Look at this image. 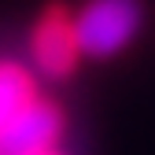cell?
I'll list each match as a JSON object with an SVG mask.
<instances>
[{
  "label": "cell",
  "mask_w": 155,
  "mask_h": 155,
  "mask_svg": "<svg viewBox=\"0 0 155 155\" xmlns=\"http://www.w3.org/2000/svg\"><path fill=\"white\" fill-rule=\"evenodd\" d=\"M137 22H140L137 0H89L70 18L78 52L85 55H114L122 45H129Z\"/></svg>",
  "instance_id": "cell-1"
},
{
  "label": "cell",
  "mask_w": 155,
  "mask_h": 155,
  "mask_svg": "<svg viewBox=\"0 0 155 155\" xmlns=\"http://www.w3.org/2000/svg\"><path fill=\"white\" fill-rule=\"evenodd\" d=\"M63 137V114L48 100H30L0 126V155H41Z\"/></svg>",
  "instance_id": "cell-2"
},
{
  "label": "cell",
  "mask_w": 155,
  "mask_h": 155,
  "mask_svg": "<svg viewBox=\"0 0 155 155\" xmlns=\"http://www.w3.org/2000/svg\"><path fill=\"white\" fill-rule=\"evenodd\" d=\"M33 59L48 78H67L78 63V41L70 15L63 8H52L33 30Z\"/></svg>",
  "instance_id": "cell-3"
},
{
  "label": "cell",
  "mask_w": 155,
  "mask_h": 155,
  "mask_svg": "<svg viewBox=\"0 0 155 155\" xmlns=\"http://www.w3.org/2000/svg\"><path fill=\"white\" fill-rule=\"evenodd\" d=\"M33 96V81L18 63H0V126Z\"/></svg>",
  "instance_id": "cell-4"
},
{
  "label": "cell",
  "mask_w": 155,
  "mask_h": 155,
  "mask_svg": "<svg viewBox=\"0 0 155 155\" xmlns=\"http://www.w3.org/2000/svg\"><path fill=\"white\" fill-rule=\"evenodd\" d=\"M41 155H59V151H55V148H52V151H41Z\"/></svg>",
  "instance_id": "cell-5"
}]
</instances>
